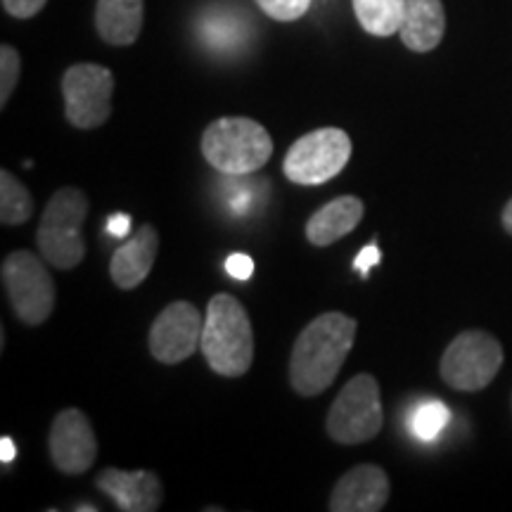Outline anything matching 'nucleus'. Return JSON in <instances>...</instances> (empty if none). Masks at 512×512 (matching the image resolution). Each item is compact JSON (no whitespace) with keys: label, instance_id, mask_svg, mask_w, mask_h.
I'll return each instance as SVG.
<instances>
[{"label":"nucleus","instance_id":"nucleus-23","mask_svg":"<svg viewBox=\"0 0 512 512\" xmlns=\"http://www.w3.org/2000/svg\"><path fill=\"white\" fill-rule=\"evenodd\" d=\"M313 0H256L261 10L275 22H294L311 10Z\"/></svg>","mask_w":512,"mask_h":512},{"label":"nucleus","instance_id":"nucleus-20","mask_svg":"<svg viewBox=\"0 0 512 512\" xmlns=\"http://www.w3.org/2000/svg\"><path fill=\"white\" fill-rule=\"evenodd\" d=\"M34 216V197L27 185L8 169L0 171V221L3 226H22Z\"/></svg>","mask_w":512,"mask_h":512},{"label":"nucleus","instance_id":"nucleus-6","mask_svg":"<svg viewBox=\"0 0 512 512\" xmlns=\"http://www.w3.org/2000/svg\"><path fill=\"white\" fill-rule=\"evenodd\" d=\"M503 358V347L494 335L484 330H465L441 356V380L458 392H479L494 382L503 368Z\"/></svg>","mask_w":512,"mask_h":512},{"label":"nucleus","instance_id":"nucleus-9","mask_svg":"<svg viewBox=\"0 0 512 512\" xmlns=\"http://www.w3.org/2000/svg\"><path fill=\"white\" fill-rule=\"evenodd\" d=\"M114 74L100 64L81 62L62 76L64 117L74 128L91 131L110 119Z\"/></svg>","mask_w":512,"mask_h":512},{"label":"nucleus","instance_id":"nucleus-2","mask_svg":"<svg viewBox=\"0 0 512 512\" xmlns=\"http://www.w3.org/2000/svg\"><path fill=\"white\" fill-rule=\"evenodd\" d=\"M202 354L221 377H242L254 361V330L249 313L233 294H214L204 313Z\"/></svg>","mask_w":512,"mask_h":512},{"label":"nucleus","instance_id":"nucleus-8","mask_svg":"<svg viewBox=\"0 0 512 512\" xmlns=\"http://www.w3.org/2000/svg\"><path fill=\"white\" fill-rule=\"evenodd\" d=\"M351 152L354 145L347 131L335 126L316 128L287 150L283 171L297 185H323L342 174Z\"/></svg>","mask_w":512,"mask_h":512},{"label":"nucleus","instance_id":"nucleus-28","mask_svg":"<svg viewBox=\"0 0 512 512\" xmlns=\"http://www.w3.org/2000/svg\"><path fill=\"white\" fill-rule=\"evenodd\" d=\"M0 460H3L5 465L15 460V441H12L10 437L0 439Z\"/></svg>","mask_w":512,"mask_h":512},{"label":"nucleus","instance_id":"nucleus-7","mask_svg":"<svg viewBox=\"0 0 512 512\" xmlns=\"http://www.w3.org/2000/svg\"><path fill=\"white\" fill-rule=\"evenodd\" d=\"M0 278L12 311L24 325L46 323L55 309V280L41 256L27 249L8 254Z\"/></svg>","mask_w":512,"mask_h":512},{"label":"nucleus","instance_id":"nucleus-3","mask_svg":"<svg viewBox=\"0 0 512 512\" xmlns=\"http://www.w3.org/2000/svg\"><path fill=\"white\" fill-rule=\"evenodd\" d=\"M202 155L226 176H249L264 169L273 155L271 133L247 117L211 121L202 133Z\"/></svg>","mask_w":512,"mask_h":512},{"label":"nucleus","instance_id":"nucleus-24","mask_svg":"<svg viewBox=\"0 0 512 512\" xmlns=\"http://www.w3.org/2000/svg\"><path fill=\"white\" fill-rule=\"evenodd\" d=\"M48 0H3V8L8 15L17 19H29L46 8Z\"/></svg>","mask_w":512,"mask_h":512},{"label":"nucleus","instance_id":"nucleus-4","mask_svg":"<svg viewBox=\"0 0 512 512\" xmlns=\"http://www.w3.org/2000/svg\"><path fill=\"white\" fill-rule=\"evenodd\" d=\"M88 216V197L79 188H60L48 200L36 242L41 256L60 271H72L86 256L83 223Z\"/></svg>","mask_w":512,"mask_h":512},{"label":"nucleus","instance_id":"nucleus-22","mask_svg":"<svg viewBox=\"0 0 512 512\" xmlns=\"http://www.w3.org/2000/svg\"><path fill=\"white\" fill-rule=\"evenodd\" d=\"M19 72H22V60L12 46L0 48V107L8 105L10 95L15 93Z\"/></svg>","mask_w":512,"mask_h":512},{"label":"nucleus","instance_id":"nucleus-17","mask_svg":"<svg viewBox=\"0 0 512 512\" xmlns=\"http://www.w3.org/2000/svg\"><path fill=\"white\" fill-rule=\"evenodd\" d=\"M143 0H98L95 29L110 46H133L143 31Z\"/></svg>","mask_w":512,"mask_h":512},{"label":"nucleus","instance_id":"nucleus-1","mask_svg":"<svg viewBox=\"0 0 512 512\" xmlns=\"http://www.w3.org/2000/svg\"><path fill=\"white\" fill-rule=\"evenodd\" d=\"M356 320L342 311L313 318L299 332L290 356V384L299 396H318L332 387L356 342Z\"/></svg>","mask_w":512,"mask_h":512},{"label":"nucleus","instance_id":"nucleus-5","mask_svg":"<svg viewBox=\"0 0 512 512\" xmlns=\"http://www.w3.org/2000/svg\"><path fill=\"white\" fill-rule=\"evenodd\" d=\"M384 425L380 384L373 375L361 373L344 384L332 401L325 430L328 437L342 446L366 444L375 439Z\"/></svg>","mask_w":512,"mask_h":512},{"label":"nucleus","instance_id":"nucleus-10","mask_svg":"<svg viewBox=\"0 0 512 512\" xmlns=\"http://www.w3.org/2000/svg\"><path fill=\"white\" fill-rule=\"evenodd\" d=\"M204 316L190 302H174L159 313L150 328V354L164 366H176L202 347Z\"/></svg>","mask_w":512,"mask_h":512},{"label":"nucleus","instance_id":"nucleus-13","mask_svg":"<svg viewBox=\"0 0 512 512\" xmlns=\"http://www.w3.org/2000/svg\"><path fill=\"white\" fill-rule=\"evenodd\" d=\"M95 484L124 512H155L162 508L164 489L155 472H124L117 467H107L95 479Z\"/></svg>","mask_w":512,"mask_h":512},{"label":"nucleus","instance_id":"nucleus-29","mask_svg":"<svg viewBox=\"0 0 512 512\" xmlns=\"http://www.w3.org/2000/svg\"><path fill=\"white\" fill-rule=\"evenodd\" d=\"M501 221H503V228L508 230V233L512 235V200L505 204V209H503V216H501Z\"/></svg>","mask_w":512,"mask_h":512},{"label":"nucleus","instance_id":"nucleus-15","mask_svg":"<svg viewBox=\"0 0 512 512\" xmlns=\"http://www.w3.org/2000/svg\"><path fill=\"white\" fill-rule=\"evenodd\" d=\"M366 214V204L354 195H342L337 200L323 204L306 221V240L316 247H328L332 242L347 238L351 230H356Z\"/></svg>","mask_w":512,"mask_h":512},{"label":"nucleus","instance_id":"nucleus-26","mask_svg":"<svg viewBox=\"0 0 512 512\" xmlns=\"http://www.w3.org/2000/svg\"><path fill=\"white\" fill-rule=\"evenodd\" d=\"M380 256H382V254H380V249H377V245L373 242V245L363 247L361 252H358V256L354 259V268H356L358 273L363 275V278H368L370 268L380 264Z\"/></svg>","mask_w":512,"mask_h":512},{"label":"nucleus","instance_id":"nucleus-14","mask_svg":"<svg viewBox=\"0 0 512 512\" xmlns=\"http://www.w3.org/2000/svg\"><path fill=\"white\" fill-rule=\"evenodd\" d=\"M159 252V233L155 226L145 223L133 238H128L110 261V278L119 290H136L150 275Z\"/></svg>","mask_w":512,"mask_h":512},{"label":"nucleus","instance_id":"nucleus-25","mask_svg":"<svg viewBox=\"0 0 512 512\" xmlns=\"http://www.w3.org/2000/svg\"><path fill=\"white\" fill-rule=\"evenodd\" d=\"M226 273L233 280H247L254 273V261L247 254H230L226 259Z\"/></svg>","mask_w":512,"mask_h":512},{"label":"nucleus","instance_id":"nucleus-12","mask_svg":"<svg viewBox=\"0 0 512 512\" xmlns=\"http://www.w3.org/2000/svg\"><path fill=\"white\" fill-rule=\"evenodd\" d=\"M392 494L387 472L380 465H356L335 484L328 508L332 512H377Z\"/></svg>","mask_w":512,"mask_h":512},{"label":"nucleus","instance_id":"nucleus-21","mask_svg":"<svg viewBox=\"0 0 512 512\" xmlns=\"http://www.w3.org/2000/svg\"><path fill=\"white\" fill-rule=\"evenodd\" d=\"M448 418H451V413L441 401L422 403L411 418V432L422 441H432L448 425Z\"/></svg>","mask_w":512,"mask_h":512},{"label":"nucleus","instance_id":"nucleus-11","mask_svg":"<svg viewBox=\"0 0 512 512\" xmlns=\"http://www.w3.org/2000/svg\"><path fill=\"white\" fill-rule=\"evenodd\" d=\"M50 458L57 470L64 475H83L91 470L98 456V439H95L91 420L79 408H64L55 415L48 437Z\"/></svg>","mask_w":512,"mask_h":512},{"label":"nucleus","instance_id":"nucleus-18","mask_svg":"<svg viewBox=\"0 0 512 512\" xmlns=\"http://www.w3.org/2000/svg\"><path fill=\"white\" fill-rule=\"evenodd\" d=\"M197 34L202 43L214 53H238V50L249 41V22L240 12L228 8L209 10L197 24Z\"/></svg>","mask_w":512,"mask_h":512},{"label":"nucleus","instance_id":"nucleus-27","mask_svg":"<svg viewBox=\"0 0 512 512\" xmlns=\"http://www.w3.org/2000/svg\"><path fill=\"white\" fill-rule=\"evenodd\" d=\"M107 235L110 238H128V230H131V216L126 214H114L110 221H107Z\"/></svg>","mask_w":512,"mask_h":512},{"label":"nucleus","instance_id":"nucleus-16","mask_svg":"<svg viewBox=\"0 0 512 512\" xmlns=\"http://www.w3.org/2000/svg\"><path fill=\"white\" fill-rule=\"evenodd\" d=\"M446 31V12L441 0H406L401 22V41L413 53H432Z\"/></svg>","mask_w":512,"mask_h":512},{"label":"nucleus","instance_id":"nucleus-19","mask_svg":"<svg viewBox=\"0 0 512 512\" xmlns=\"http://www.w3.org/2000/svg\"><path fill=\"white\" fill-rule=\"evenodd\" d=\"M354 12L358 24L368 34L387 38L399 34L406 15V0H354Z\"/></svg>","mask_w":512,"mask_h":512}]
</instances>
